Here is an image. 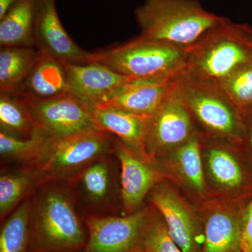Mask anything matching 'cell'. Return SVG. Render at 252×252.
<instances>
[{
	"label": "cell",
	"instance_id": "obj_1",
	"mask_svg": "<svg viewBox=\"0 0 252 252\" xmlns=\"http://www.w3.org/2000/svg\"><path fill=\"white\" fill-rule=\"evenodd\" d=\"M31 252H81L85 223L67 182L41 184L31 195Z\"/></svg>",
	"mask_w": 252,
	"mask_h": 252
},
{
	"label": "cell",
	"instance_id": "obj_2",
	"mask_svg": "<svg viewBox=\"0 0 252 252\" xmlns=\"http://www.w3.org/2000/svg\"><path fill=\"white\" fill-rule=\"evenodd\" d=\"M252 63V27L221 16L187 50L184 72L220 84L239 67Z\"/></svg>",
	"mask_w": 252,
	"mask_h": 252
},
{
	"label": "cell",
	"instance_id": "obj_3",
	"mask_svg": "<svg viewBox=\"0 0 252 252\" xmlns=\"http://www.w3.org/2000/svg\"><path fill=\"white\" fill-rule=\"evenodd\" d=\"M135 16L141 36L184 49L221 18L204 9L198 0H145Z\"/></svg>",
	"mask_w": 252,
	"mask_h": 252
},
{
	"label": "cell",
	"instance_id": "obj_4",
	"mask_svg": "<svg viewBox=\"0 0 252 252\" xmlns=\"http://www.w3.org/2000/svg\"><path fill=\"white\" fill-rule=\"evenodd\" d=\"M187 50L140 35L91 53L90 63H100L134 80L173 77L185 69Z\"/></svg>",
	"mask_w": 252,
	"mask_h": 252
},
{
	"label": "cell",
	"instance_id": "obj_5",
	"mask_svg": "<svg viewBox=\"0 0 252 252\" xmlns=\"http://www.w3.org/2000/svg\"><path fill=\"white\" fill-rule=\"evenodd\" d=\"M114 138L94 127L75 135L51 137L44 153L34 165L41 184L68 182L99 158L113 152Z\"/></svg>",
	"mask_w": 252,
	"mask_h": 252
},
{
	"label": "cell",
	"instance_id": "obj_6",
	"mask_svg": "<svg viewBox=\"0 0 252 252\" xmlns=\"http://www.w3.org/2000/svg\"><path fill=\"white\" fill-rule=\"evenodd\" d=\"M176 84L192 117L205 128L240 142L245 140L243 112L220 84L197 79L184 70L176 78Z\"/></svg>",
	"mask_w": 252,
	"mask_h": 252
},
{
	"label": "cell",
	"instance_id": "obj_7",
	"mask_svg": "<svg viewBox=\"0 0 252 252\" xmlns=\"http://www.w3.org/2000/svg\"><path fill=\"white\" fill-rule=\"evenodd\" d=\"M88 239L81 252H142L147 224L142 210L126 217L94 215L84 219Z\"/></svg>",
	"mask_w": 252,
	"mask_h": 252
},
{
	"label": "cell",
	"instance_id": "obj_8",
	"mask_svg": "<svg viewBox=\"0 0 252 252\" xmlns=\"http://www.w3.org/2000/svg\"><path fill=\"white\" fill-rule=\"evenodd\" d=\"M21 99L36 126L53 138H64L96 127L89 107L72 94L43 100Z\"/></svg>",
	"mask_w": 252,
	"mask_h": 252
},
{
	"label": "cell",
	"instance_id": "obj_9",
	"mask_svg": "<svg viewBox=\"0 0 252 252\" xmlns=\"http://www.w3.org/2000/svg\"><path fill=\"white\" fill-rule=\"evenodd\" d=\"M193 117L181 95L175 79L163 102L148 119L146 153L182 145L193 135Z\"/></svg>",
	"mask_w": 252,
	"mask_h": 252
},
{
	"label": "cell",
	"instance_id": "obj_10",
	"mask_svg": "<svg viewBox=\"0 0 252 252\" xmlns=\"http://www.w3.org/2000/svg\"><path fill=\"white\" fill-rule=\"evenodd\" d=\"M61 62L67 76L68 93L89 107L102 103L134 80L100 63Z\"/></svg>",
	"mask_w": 252,
	"mask_h": 252
},
{
	"label": "cell",
	"instance_id": "obj_11",
	"mask_svg": "<svg viewBox=\"0 0 252 252\" xmlns=\"http://www.w3.org/2000/svg\"><path fill=\"white\" fill-rule=\"evenodd\" d=\"M34 35L35 48L41 53L63 62L90 63L91 53L79 47L63 27L56 0H37Z\"/></svg>",
	"mask_w": 252,
	"mask_h": 252
},
{
	"label": "cell",
	"instance_id": "obj_12",
	"mask_svg": "<svg viewBox=\"0 0 252 252\" xmlns=\"http://www.w3.org/2000/svg\"><path fill=\"white\" fill-rule=\"evenodd\" d=\"M111 154L94 160L67 184L85 212L109 210L116 192Z\"/></svg>",
	"mask_w": 252,
	"mask_h": 252
},
{
	"label": "cell",
	"instance_id": "obj_13",
	"mask_svg": "<svg viewBox=\"0 0 252 252\" xmlns=\"http://www.w3.org/2000/svg\"><path fill=\"white\" fill-rule=\"evenodd\" d=\"M113 153L120 164L121 200L126 210L132 211L140 206L153 188L158 175L140 157L143 154L126 145L119 139L114 138Z\"/></svg>",
	"mask_w": 252,
	"mask_h": 252
},
{
	"label": "cell",
	"instance_id": "obj_14",
	"mask_svg": "<svg viewBox=\"0 0 252 252\" xmlns=\"http://www.w3.org/2000/svg\"><path fill=\"white\" fill-rule=\"evenodd\" d=\"M177 77L132 80L94 107H112L149 119L173 87Z\"/></svg>",
	"mask_w": 252,
	"mask_h": 252
},
{
	"label": "cell",
	"instance_id": "obj_15",
	"mask_svg": "<svg viewBox=\"0 0 252 252\" xmlns=\"http://www.w3.org/2000/svg\"><path fill=\"white\" fill-rule=\"evenodd\" d=\"M68 93L67 76L62 62L41 53L31 72L14 95L29 100H43Z\"/></svg>",
	"mask_w": 252,
	"mask_h": 252
},
{
	"label": "cell",
	"instance_id": "obj_16",
	"mask_svg": "<svg viewBox=\"0 0 252 252\" xmlns=\"http://www.w3.org/2000/svg\"><path fill=\"white\" fill-rule=\"evenodd\" d=\"M152 203L161 213L170 236L183 252H197L196 229L191 215L175 194L158 189L152 193Z\"/></svg>",
	"mask_w": 252,
	"mask_h": 252
},
{
	"label": "cell",
	"instance_id": "obj_17",
	"mask_svg": "<svg viewBox=\"0 0 252 252\" xmlns=\"http://www.w3.org/2000/svg\"><path fill=\"white\" fill-rule=\"evenodd\" d=\"M89 109L97 128L115 135L126 145L147 155L145 139L148 119L112 107Z\"/></svg>",
	"mask_w": 252,
	"mask_h": 252
},
{
	"label": "cell",
	"instance_id": "obj_18",
	"mask_svg": "<svg viewBox=\"0 0 252 252\" xmlns=\"http://www.w3.org/2000/svg\"><path fill=\"white\" fill-rule=\"evenodd\" d=\"M37 0H20L0 19V46L35 48L34 18Z\"/></svg>",
	"mask_w": 252,
	"mask_h": 252
},
{
	"label": "cell",
	"instance_id": "obj_19",
	"mask_svg": "<svg viewBox=\"0 0 252 252\" xmlns=\"http://www.w3.org/2000/svg\"><path fill=\"white\" fill-rule=\"evenodd\" d=\"M34 47L4 46L0 50V93L17 94L39 59Z\"/></svg>",
	"mask_w": 252,
	"mask_h": 252
},
{
	"label": "cell",
	"instance_id": "obj_20",
	"mask_svg": "<svg viewBox=\"0 0 252 252\" xmlns=\"http://www.w3.org/2000/svg\"><path fill=\"white\" fill-rule=\"evenodd\" d=\"M243 215L218 211L210 215L205 225L203 252H242Z\"/></svg>",
	"mask_w": 252,
	"mask_h": 252
},
{
	"label": "cell",
	"instance_id": "obj_21",
	"mask_svg": "<svg viewBox=\"0 0 252 252\" xmlns=\"http://www.w3.org/2000/svg\"><path fill=\"white\" fill-rule=\"evenodd\" d=\"M40 185L39 176L32 166H21L4 170L0 176V216L11 214Z\"/></svg>",
	"mask_w": 252,
	"mask_h": 252
},
{
	"label": "cell",
	"instance_id": "obj_22",
	"mask_svg": "<svg viewBox=\"0 0 252 252\" xmlns=\"http://www.w3.org/2000/svg\"><path fill=\"white\" fill-rule=\"evenodd\" d=\"M51 136L38 127L31 137L19 138L0 132V155L4 161L34 166L44 153Z\"/></svg>",
	"mask_w": 252,
	"mask_h": 252
},
{
	"label": "cell",
	"instance_id": "obj_23",
	"mask_svg": "<svg viewBox=\"0 0 252 252\" xmlns=\"http://www.w3.org/2000/svg\"><path fill=\"white\" fill-rule=\"evenodd\" d=\"M31 195L9 214L1 225L0 252H31Z\"/></svg>",
	"mask_w": 252,
	"mask_h": 252
},
{
	"label": "cell",
	"instance_id": "obj_24",
	"mask_svg": "<svg viewBox=\"0 0 252 252\" xmlns=\"http://www.w3.org/2000/svg\"><path fill=\"white\" fill-rule=\"evenodd\" d=\"M38 127L21 98L0 93V132L27 138Z\"/></svg>",
	"mask_w": 252,
	"mask_h": 252
},
{
	"label": "cell",
	"instance_id": "obj_25",
	"mask_svg": "<svg viewBox=\"0 0 252 252\" xmlns=\"http://www.w3.org/2000/svg\"><path fill=\"white\" fill-rule=\"evenodd\" d=\"M207 163L212 178L222 187L238 189L248 182L240 162L231 154L220 149H211L207 154Z\"/></svg>",
	"mask_w": 252,
	"mask_h": 252
},
{
	"label": "cell",
	"instance_id": "obj_26",
	"mask_svg": "<svg viewBox=\"0 0 252 252\" xmlns=\"http://www.w3.org/2000/svg\"><path fill=\"white\" fill-rule=\"evenodd\" d=\"M176 160L181 173L193 189L199 192L205 190V179L198 137L193 134L179 147Z\"/></svg>",
	"mask_w": 252,
	"mask_h": 252
},
{
	"label": "cell",
	"instance_id": "obj_27",
	"mask_svg": "<svg viewBox=\"0 0 252 252\" xmlns=\"http://www.w3.org/2000/svg\"><path fill=\"white\" fill-rule=\"evenodd\" d=\"M220 84L240 110L252 107V63L239 67Z\"/></svg>",
	"mask_w": 252,
	"mask_h": 252
},
{
	"label": "cell",
	"instance_id": "obj_28",
	"mask_svg": "<svg viewBox=\"0 0 252 252\" xmlns=\"http://www.w3.org/2000/svg\"><path fill=\"white\" fill-rule=\"evenodd\" d=\"M142 252H183L170 236L165 223L149 225L144 235Z\"/></svg>",
	"mask_w": 252,
	"mask_h": 252
},
{
	"label": "cell",
	"instance_id": "obj_29",
	"mask_svg": "<svg viewBox=\"0 0 252 252\" xmlns=\"http://www.w3.org/2000/svg\"><path fill=\"white\" fill-rule=\"evenodd\" d=\"M240 248L242 252H252V199L244 212Z\"/></svg>",
	"mask_w": 252,
	"mask_h": 252
},
{
	"label": "cell",
	"instance_id": "obj_30",
	"mask_svg": "<svg viewBox=\"0 0 252 252\" xmlns=\"http://www.w3.org/2000/svg\"><path fill=\"white\" fill-rule=\"evenodd\" d=\"M244 117L248 119V121L245 122V137H248L249 144L252 154V107L243 111Z\"/></svg>",
	"mask_w": 252,
	"mask_h": 252
},
{
	"label": "cell",
	"instance_id": "obj_31",
	"mask_svg": "<svg viewBox=\"0 0 252 252\" xmlns=\"http://www.w3.org/2000/svg\"><path fill=\"white\" fill-rule=\"evenodd\" d=\"M20 0H0V19Z\"/></svg>",
	"mask_w": 252,
	"mask_h": 252
}]
</instances>
